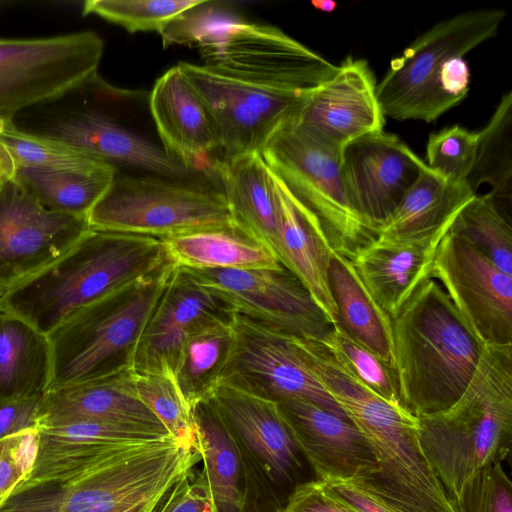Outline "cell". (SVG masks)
<instances>
[{"instance_id":"1f68e13d","label":"cell","mask_w":512,"mask_h":512,"mask_svg":"<svg viewBox=\"0 0 512 512\" xmlns=\"http://www.w3.org/2000/svg\"><path fill=\"white\" fill-rule=\"evenodd\" d=\"M171 259L187 269H260L281 265L263 243L236 225L160 238Z\"/></svg>"},{"instance_id":"d6986e66","label":"cell","mask_w":512,"mask_h":512,"mask_svg":"<svg viewBox=\"0 0 512 512\" xmlns=\"http://www.w3.org/2000/svg\"><path fill=\"white\" fill-rule=\"evenodd\" d=\"M376 86L368 62L348 56L330 79L309 92L290 121L341 151L361 136L384 130L385 116Z\"/></svg>"},{"instance_id":"e0dca14e","label":"cell","mask_w":512,"mask_h":512,"mask_svg":"<svg viewBox=\"0 0 512 512\" xmlns=\"http://www.w3.org/2000/svg\"><path fill=\"white\" fill-rule=\"evenodd\" d=\"M90 229L86 216L41 206L0 178V296L65 254Z\"/></svg>"},{"instance_id":"f1b7e54d","label":"cell","mask_w":512,"mask_h":512,"mask_svg":"<svg viewBox=\"0 0 512 512\" xmlns=\"http://www.w3.org/2000/svg\"><path fill=\"white\" fill-rule=\"evenodd\" d=\"M216 176L234 224L275 254L273 175L260 153L244 154L220 162Z\"/></svg>"},{"instance_id":"30bf717a","label":"cell","mask_w":512,"mask_h":512,"mask_svg":"<svg viewBox=\"0 0 512 512\" xmlns=\"http://www.w3.org/2000/svg\"><path fill=\"white\" fill-rule=\"evenodd\" d=\"M87 220L92 229L156 238L235 225L221 189L206 181L123 174Z\"/></svg>"},{"instance_id":"7a4b0ae2","label":"cell","mask_w":512,"mask_h":512,"mask_svg":"<svg viewBox=\"0 0 512 512\" xmlns=\"http://www.w3.org/2000/svg\"><path fill=\"white\" fill-rule=\"evenodd\" d=\"M176 266L160 238L90 228L60 258L0 296V311L49 334L83 307Z\"/></svg>"},{"instance_id":"ffe728a7","label":"cell","mask_w":512,"mask_h":512,"mask_svg":"<svg viewBox=\"0 0 512 512\" xmlns=\"http://www.w3.org/2000/svg\"><path fill=\"white\" fill-rule=\"evenodd\" d=\"M148 101L166 152L194 173L206 178L216 175L222 159L218 126L207 103L178 65L156 80Z\"/></svg>"},{"instance_id":"603a6c76","label":"cell","mask_w":512,"mask_h":512,"mask_svg":"<svg viewBox=\"0 0 512 512\" xmlns=\"http://www.w3.org/2000/svg\"><path fill=\"white\" fill-rule=\"evenodd\" d=\"M258 474L275 484L292 481L298 448L278 402L221 383L209 397Z\"/></svg>"},{"instance_id":"ee69618b","label":"cell","mask_w":512,"mask_h":512,"mask_svg":"<svg viewBox=\"0 0 512 512\" xmlns=\"http://www.w3.org/2000/svg\"><path fill=\"white\" fill-rule=\"evenodd\" d=\"M458 512H512V484L501 463L484 469L474 479Z\"/></svg>"},{"instance_id":"8d00e7d4","label":"cell","mask_w":512,"mask_h":512,"mask_svg":"<svg viewBox=\"0 0 512 512\" xmlns=\"http://www.w3.org/2000/svg\"><path fill=\"white\" fill-rule=\"evenodd\" d=\"M449 232L468 240L500 270L512 275L511 217L491 192L476 194L457 215Z\"/></svg>"},{"instance_id":"7dc6e473","label":"cell","mask_w":512,"mask_h":512,"mask_svg":"<svg viewBox=\"0 0 512 512\" xmlns=\"http://www.w3.org/2000/svg\"><path fill=\"white\" fill-rule=\"evenodd\" d=\"M351 512H398L371 490L361 478L322 481Z\"/></svg>"},{"instance_id":"4fadbf2b","label":"cell","mask_w":512,"mask_h":512,"mask_svg":"<svg viewBox=\"0 0 512 512\" xmlns=\"http://www.w3.org/2000/svg\"><path fill=\"white\" fill-rule=\"evenodd\" d=\"M186 269L236 314L290 336L325 341L333 328L300 279L282 264L260 269Z\"/></svg>"},{"instance_id":"f907efd6","label":"cell","mask_w":512,"mask_h":512,"mask_svg":"<svg viewBox=\"0 0 512 512\" xmlns=\"http://www.w3.org/2000/svg\"><path fill=\"white\" fill-rule=\"evenodd\" d=\"M311 4L318 10L323 12H332L336 7V2L332 0H317L312 1Z\"/></svg>"},{"instance_id":"cb8c5ba5","label":"cell","mask_w":512,"mask_h":512,"mask_svg":"<svg viewBox=\"0 0 512 512\" xmlns=\"http://www.w3.org/2000/svg\"><path fill=\"white\" fill-rule=\"evenodd\" d=\"M193 415L210 512H259V474L213 401L197 403Z\"/></svg>"},{"instance_id":"44dd1931","label":"cell","mask_w":512,"mask_h":512,"mask_svg":"<svg viewBox=\"0 0 512 512\" xmlns=\"http://www.w3.org/2000/svg\"><path fill=\"white\" fill-rule=\"evenodd\" d=\"M233 312L186 269L176 266L137 345L132 370L173 376L186 336L201 322Z\"/></svg>"},{"instance_id":"9c48e42d","label":"cell","mask_w":512,"mask_h":512,"mask_svg":"<svg viewBox=\"0 0 512 512\" xmlns=\"http://www.w3.org/2000/svg\"><path fill=\"white\" fill-rule=\"evenodd\" d=\"M260 155L308 211L333 253L351 260L378 231L354 209L341 169V151L316 140L290 120Z\"/></svg>"},{"instance_id":"f546056e","label":"cell","mask_w":512,"mask_h":512,"mask_svg":"<svg viewBox=\"0 0 512 512\" xmlns=\"http://www.w3.org/2000/svg\"><path fill=\"white\" fill-rule=\"evenodd\" d=\"M328 284L336 325L395 370L391 318L369 293L351 260L332 253Z\"/></svg>"},{"instance_id":"d590c367","label":"cell","mask_w":512,"mask_h":512,"mask_svg":"<svg viewBox=\"0 0 512 512\" xmlns=\"http://www.w3.org/2000/svg\"><path fill=\"white\" fill-rule=\"evenodd\" d=\"M37 431L34 464L59 461L101 444L150 441L171 436L149 429L96 421L40 427Z\"/></svg>"},{"instance_id":"4316f807","label":"cell","mask_w":512,"mask_h":512,"mask_svg":"<svg viewBox=\"0 0 512 512\" xmlns=\"http://www.w3.org/2000/svg\"><path fill=\"white\" fill-rule=\"evenodd\" d=\"M444 236L404 242L376 238L351 259L363 284L390 318L431 278L436 251Z\"/></svg>"},{"instance_id":"6da1fadb","label":"cell","mask_w":512,"mask_h":512,"mask_svg":"<svg viewBox=\"0 0 512 512\" xmlns=\"http://www.w3.org/2000/svg\"><path fill=\"white\" fill-rule=\"evenodd\" d=\"M200 460L172 436L100 445L30 469L0 512H154Z\"/></svg>"},{"instance_id":"7c38bea8","label":"cell","mask_w":512,"mask_h":512,"mask_svg":"<svg viewBox=\"0 0 512 512\" xmlns=\"http://www.w3.org/2000/svg\"><path fill=\"white\" fill-rule=\"evenodd\" d=\"M198 48L205 68L283 91H311L338 67L275 26L241 20L223 27Z\"/></svg>"},{"instance_id":"ba28073f","label":"cell","mask_w":512,"mask_h":512,"mask_svg":"<svg viewBox=\"0 0 512 512\" xmlns=\"http://www.w3.org/2000/svg\"><path fill=\"white\" fill-rule=\"evenodd\" d=\"M176 266L102 297L52 330L46 391L132 370L140 337Z\"/></svg>"},{"instance_id":"f35d334b","label":"cell","mask_w":512,"mask_h":512,"mask_svg":"<svg viewBox=\"0 0 512 512\" xmlns=\"http://www.w3.org/2000/svg\"><path fill=\"white\" fill-rule=\"evenodd\" d=\"M134 387L138 398L180 443L196 448L193 408L184 399L172 375L136 373Z\"/></svg>"},{"instance_id":"ac0fdd59","label":"cell","mask_w":512,"mask_h":512,"mask_svg":"<svg viewBox=\"0 0 512 512\" xmlns=\"http://www.w3.org/2000/svg\"><path fill=\"white\" fill-rule=\"evenodd\" d=\"M426 166L402 140L384 130L361 136L341 150L342 176L352 206L377 231Z\"/></svg>"},{"instance_id":"60d3db41","label":"cell","mask_w":512,"mask_h":512,"mask_svg":"<svg viewBox=\"0 0 512 512\" xmlns=\"http://www.w3.org/2000/svg\"><path fill=\"white\" fill-rule=\"evenodd\" d=\"M322 342L361 383L384 400L402 405L396 371L373 352L349 337L336 324Z\"/></svg>"},{"instance_id":"277c9868","label":"cell","mask_w":512,"mask_h":512,"mask_svg":"<svg viewBox=\"0 0 512 512\" xmlns=\"http://www.w3.org/2000/svg\"><path fill=\"white\" fill-rule=\"evenodd\" d=\"M403 407L416 417L453 405L469 384L483 344L433 278L391 317Z\"/></svg>"},{"instance_id":"8992f818","label":"cell","mask_w":512,"mask_h":512,"mask_svg":"<svg viewBox=\"0 0 512 512\" xmlns=\"http://www.w3.org/2000/svg\"><path fill=\"white\" fill-rule=\"evenodd\" d=\"M81 105L52 117L33 133L87 152L116 174L206 181L172 158L163 147L149 109V92L120 89L98 74L83 85Z\"/></svg>"},{"instance_id":"7bdbcfd3","label":"cell","mask_w":512,"mask_h":512,"mask_svg":"<svg viewBox=\"0 0 512 512\" xmlns=\"http://www.w3.org/2000/svg\"><path fill=\"white\" fill-rule=\"evenodd\" d=\"M238 21L240 19L228 8L201 0L167 24L159 34L164 48L173 44H195L199 47L220 29Z\"/></svg>"},{"instance_id":"5b68a950","label":"cell","mask_w":512,"mask_h":512,"mask_svg":"<svg viewBox=\"0 0 512 512\" xmlns=\"http://www.w3.org/2000/svg\"><path fill=\"white\" fill-rule=\"evenodd\" d=\"M506 17L501 9L469 10L421 34L376 86L385 117L433 122L461 102L470 73L463 56L496 36Z\"/></svg>"},{"instance_id":"c3c4849f","label":"cell","mask_w":512,"mask_h":512,"mask_svg":"<svg viewBox=\"0 0 512 512\" xmlns=\"http://www.w3.org/2000/svg\"><path fill=\"white\" fill-rule=\"evenodd\" d=\"M275 512H351L319 480L300 483Z\"/></svg>"},{"instance_id":"bcb514c9","label":"cell","mask_w":512,"mask_h":512,"mask_svg":"<svg viewBox=\"0 0 512 512\" xmlns=\"http://www.w3.org/2000/svg\"><path fill=\"white\" fill-rule=\"evenodd\" d=\"M154 512H210L200 471L191 470L162 499Z\"/></svg>"},{"instance_id":"681fc988","label":"cell","mask_w":512,"mask_h":512,"mask_svg":"<svg viewBox=\"0 0 512 512\" xmlns=\"http://www.w3.org/2000/svg\"><path fill=\"white\" fill-rule=\"evenodd\" d=\"M43 395L0 398V439L38 429V412Z\"/></svg>"},{"instance_id":"ab89813d","label":"cell","mask_w":512,"mask_h":512,"mask_svg":"<svg viewBox=\"0 0 512 512\" xmlns=\"http://www.w3.org/2000/svg\"><path fill=\"white\" fill-rule=\"evenodd\" d=\"M201 0H88L83 15L95 14L130 33L160 31Z\"/></svg>"},{"instance_id":"d4e9b609","label":"cell","mask_w":512,"mask_h":512,"mask_svg":"<svg viewBox=\"0 0 512 512\" xmlns=\"http://www.w3.org/2000/svg\"><path fill=\"white\" fill-rule=\"evenodd\" d=\"M96 421L149 429L170 435L138 398L133 370L48 390L42 396L38 428Z\"/></svg>"},{"instance_id":"5bb4252c","label":"cell","mask_w":512,"mask_h":512,"mask_svg":"<svg viewBox=\"0 0 512 512\" xmlns=\"http://www.w3.org/2000/svg\"><path fill=\"white\" fill-rule=\"evenodd\" d=\"M233 322L235 345L221 383L276 402L309 401L348 419L303 361L292 336L236 313Z\"/></svg>"},{"instance_id":"b9f144b4","label":"cell","mask_w":512,"mask_h":512,"mask_svg":"<svg viewBox=\"0 0 512 512\" xmlns=\"http://www.w3.org/2000/svg\"><path fill=\"white\" fill-rule=\"evenodd\" d=\"M477 143V132L457 124L446 127L429 136L426 165L448 180L467 183L475 163Z\"/></svg>"},{"instance_id":"484cf974","label":"cell","mask_w":512,"mask_h":512,"mask_svg":"<svg viewBox=\"0 0 512 512\" xmlns=\"http://www.w3.org/2000/svg\"><path fill=\"white\" fill-rule=\"evenodd\" d=\"M272 175L276 204L275 254L306 286L334 325L337 310L328 284L333 252L312 216L273 171Z\"/></svg>"},{"instance_id":"74e56055","label":"cell","mask_w":512,"mask_h":512,"mask_svg":"<svg viewBox=\"0 0 512 512\" xmlns=\"http://www.w3.org/2000/svg\"><path fill=\"white\" fill-rule=\"evenodd\" d=\"M0 144L10 158L14 171L18 166L89 171L109 165L80 149L19 129L13 121L6 123L0 134Z\"/></svg>"},{"instance_id":"e575fe53","label":"cell","mask_w":512,"mask_h":512,"mask_svg":"<svg viewBox=\"0 0 512 512\" xmlns=\"http://www.w3.org/2000/svg\"><path fill=\"white\" fill-rule=\"evenodd\" d=\"M476 158L467 184L476 192L491 185V193L510 215L512 191V92L504 94L487 125L479 132Z\"/></svg>"},{"instance_id":"7402d4cb","label":"cell","mask_w":512,"mask_h":512,"mask_svg":"<svg viewBox=\"0 0 512 512\" xmlns=\"http://www.w3.org/2000/svg\"><path fill=\"white\" fill-rule=\"evenodd\" d=\"M278 405L316 480L366 479L375 472L371 449L349 419L304 400H285Z\"/></svg>"},{"instance_id":"2e32d148","label":"cell","mask_w":512,"mask_h":512,"mask_svg":"<svg viewBox=\"0 0 512 512\" xmlns=\"http://www.w3.org/2000/svg\"><path fill=\"white\" fill-rule=\"evenodd\" d=\"M431 278L483 344H512V275L448 230L437 248Z\"/></svg>"},{"instance_id":"3957f363","label":"cell","mask_w":512,"mask_h":512,"mask_svg":"<svg viewBox=\"0 0 512 512\" xmlns=\"http://www.w3.org/2000/svg\"><path fill=\"white\" fill-rule=\"evenodd\" d=\"M417 418L422 451L458 512L474 479L511 451L512 344L485 345L459 399Z\"/></svg>"},{"instance_id":"4dcf8cb0","label":"cell","mask_w":512,"mask_h":512,"mask_svg":"<svg viewBox=\"0 0 512 512\" xmlns=\"http://www.w3.org/2000/svg\"><path fill=\"white\" fill-rule=\"evenodd\" d=\"M233 316L227 312L204 320L182 343L173 378L192 408L208 399L223 380L235 345Z\"/></svg>"},{"instance_id":"836d02e7","label":"cell","mask_w":512,"mask_h":512,"mask_svg":"<svg viewBox=\"0 0 512 512\" xmlns=\"http://www.w3.org/2000/svg\"><path fill=\"white\" fill-rule=\"evenodd\" d=\"M115 175L110 165L89 171L18 166L12 179L44 208L87 217Z\"/></svg>"},{"instance_id":"9a60e30c","label":"cell","mask_w":512,"mask_h":512,"mask_svg":"<svg viewBox=\"0 0 512 512\" xmlns=\"http://www.w3.org/2000/svg\"><path fill=\"white\" fill-rule=\"evenodd\" d=\"M177 65L212 112L221 138V162L260 153L269 137L296 115L310 92L266 88L189 62Z\"/></svg>"},{"instance_id":"8fae6325","label":"cell","mask_w":512,"mask_h":512,"mask_svg":"<svg viewBox=\"0 0 512 512\" xmlns=\"http://www.w3.org/2000/svg\"><path fill=\"white\" fill-rule=\"evenodd\" d=\"M103 40L92 31L44 38H0V119L59 100L97 74Z\"/></svg>"},{"instance_id":"52a82bcc","label":"cell","mask_w":512,"mask_h":512,"mask_svg":"<svg viewBox=\"0 0 512 512\" xmlns=\"http://www.w3.org/2000/svg\"><path fill=\"white\" fill-rule=\"evenodd\" d=\"M332 394L366 439L376 462L361 478L398 512H457L419 442L418 418L347 375Z\"/></svg>"},{"instance_id":"83f0119b","label":"cell","mask_w":512,"mask_h":512,"mask_svg":"<svg viewBox=\"0 0 512 512\" xmlns=\"http://www.w3.org/2000/svg\"><path fill=\"white\" fill-rule=\"evenodd\" d=\"M475 196L476 192L466 182L448 180L426 166L380 227L377 239L404 242L445 235L460 211Z\"/></svg>"},{"instance_id":"d6a6232c","label":"cell","mask_w":512,"mask_h":512,"mask_svg":"<svg viewBox=\"0 0 512 512\" xmlns=\"http://www.w3.org/2000/svg\"><path fill=\"white\" fill-rule=\"evenodd\" d=\"M51 346L22 318L0 311V398L43 395L51 377Z\"/></svg>"},{"instance_id":"f6af8a7d","label":"cell","mask_w":512,"mask_h":512,"mask_svg":"<svg viewBox=\"0 0 512 512\" xmlns=\"http://www.w3.org/2000/svg\"><path fill=\"white\" fill-rule=\"evenodd\" d=\"M37 443V429L0 439V507L29 472Z\"/></svg>"},{"instance_id":"816d5d0a","label":"cell","mask_w":512,"mask_h":512,"mask_svg":"<svg viewBox=\"0 0 512 512\" xmlns=\"http://www.w3.org/2000/svg\"><path fill=\"white\" fill-rule=\"evenodd\" d=\"M1 177H4V176H3V174H2V172H1V170H0V178H1Z\"/></svg>"}]
</instances>
